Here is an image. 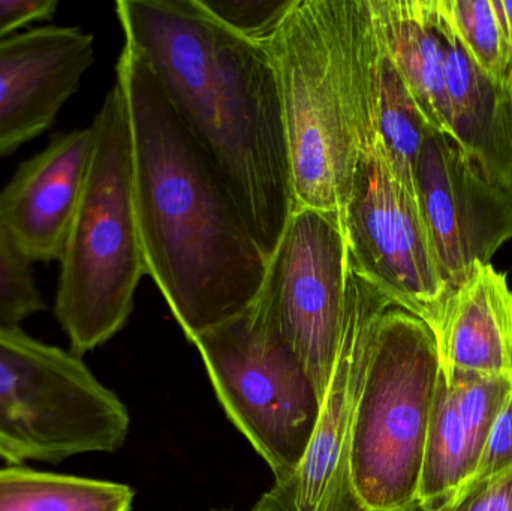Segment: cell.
Segmentation results:
<instances>
[{"label":"cell","mask_w":512,"mask_h":511,"mask_svg":"<svg viewBox=\"0 0 512 511\" xmlns=\"http://www.w3.org/2000/svg\"><path fill=\"white\" fill-rule=\"evenodd\" d=\"M95 62L80 27L41 26L0 42V158L53 126Z\"/></svg>","instance_id":"7c38bea8"},{"label":"cell","mask_w":512,"mask_h":511,"mask_svg":"<svg viewBox=\"0 0 512 511\" xmlns=\"http://www.w3.org/2000/svg\"><path fill=\"white\" fill-rule=\"evenodd\" d=\"M450 511H512V473L478 489Z\"/></svg>","instance_id":"484cf974"},{"label":"cell","mask_w":512,"mask_h":511,"mask_svg":"<svg viewBox=\"0 0 512 511\" xmlns=\"http://www.w3.org/2000/svg\"><path fill=\"white\" fill-rule=\"evenodd\" d=\"M213 18L248 41L267 45L295 0H198Z\"/></svg>","instance_id":"603a6c76"},{"label":"cell","mask_w":512,"mask_h":511,"mask_svg":"<svg viewBox=\"0 0 512 511\" xmlns=\"http://www.w3.org/2000/svg\"><path fill=\"white\" fill-rule=\"evenodd\" d=\"M348 267L340 213L295 207L252 305L303 360L322 399L342 341Z\"/></svg>","instance_id":"ba28073f"},{"label":"cell","mask_w":512,"mask_h":511,"mask_svg":"<svg viewBox=\"0 0 512 511\" xmlns=\"http://www.w3.org/2000/svg\"><path fill=\"white\" fill-rule=\"evenodd\" d=\"M442 368L432 329L391 306L373 330L352 420L348 480L372 511H420L421 468Z\"/></svg>","instance_id":"5b68a950"},{"label":"cell","mask_w":512,"mask_h":511,"mask_svg":"<svg viewBox=\"0 0 512 511\" xmlns=\"http://www.w3.org/2000/svg\"><path fill=\"white\" fill-rule=\"evenodd\" d=\"M116 83L132 138V185L146 272L189 341L258 299L268 260L144 57L123 45Z\"/></svg>","instance_id":"7a4b0ae2"},{"label":"cell","mask_w":512,"mask_h":511,"mask_svg":"<svg viewBox=\"0 0 512 511\" xmlns=\"http://www.w3.org/2000/svg\"><path fill=\"white\" fill-rule=\"evenodd\" d=\"M445 381L453 395L477 470L490 432L510 401L512 377L505 374L454 375Z\"/></svg>","instance_id":"44dd1931"},{"label":"cell","mask_w":512,"mask_h":511,"mask_svg":"<svg viewBox=\"0 0 512 511\" xmlns=\"http://www.w3.org/2000/svg\"><path fill=\"white\" fill-rule=\"evenodd\" d=\"M512 473V395L490 432L474 476L460 495L459 504L478 489ZM457 504V506H459Z\"/></svg>","instance_id":"cb8c5ba5"},{"label":"cell","mask_w":512,"mask_h":511,"mask_svg":"<svg viewBox=\"0 0 512 511\" xmlns=\"http://www.w3.org/2000/svg\"><path fill=\"white\" fill-rule=\"evenodd\" d=\"M504 8L505 20H507L508 36H510L512 50V0H501Z\"/></svg>","instance_id":"83f0119b"},{"label":"cell","mask_w":512,"mask_h":511,"mask_svg":"<svg viewBox=\"0 0 512 511\" xmlns=\"http://www.w3.org/2000/svg\"><path fill=\"white\" fill-rule=\"evenodd\" d=\"M333 511H372L361 506L360 501L355 497L354 492L351 491L349 486V480L346 482L345 488H343L342 494H340L339 500H337L336 506Z\"/></svg>","instance_id":"4316f807"},{"label":"cell","mask_w":512,"mask_h":511,"mask_svg":"<svg viewBox=\"0 0 512 511\" xmlns=\"http://www.w3.org/2000/svg\"><path fill=\"white\" fill-rule=\"evenodd\" d=\"M212 511H230V510H212Z\"/></svg>","instance_id":"f546056e"},{"label":"cell","mask_w":512,"mask_h":511,"mask_svg":"<svg viewBox=\"0 0 512 511\" xmlns=\"http://www.w3.org/2000/svg\"><path fill=\"white\" fill-rule=\"evenodd\" d=\"M418 209L448 291L512 239V191L450 137L429 128L414 167Z\"/></svg>","instance_id":"30bf717a"},{"label":"cell","mask_w":512,"mask_h":511,"mask_svg":"<svg viewBox=\"0 0 512 511\" xmlns=\"http://www.w3.org/2000/svg\"><path fill=\"white\" fill-rule=\"evenodd\" d=\"M57 8L56 0H0V42L29 24L51 20Z\"/></svg>","instance_id":"d4e9b609"},{"label":"cell","mask_w":512,"mask_h":511,"mask_svg":"<svg viewBox=\"0 0 512 511\" xmlns=\"http://www.w3.org/2000/svg\"><path fill=\"white\" fill-rule=\"evenodd\" d=\"M192 344L231 422L276 483L288 480L303 462L324 402L303 360L254 308Z\"/></svg>","instance_id":"52a82bcc"},{"label":"cell","mask_w":512,"mask_h":511,"mask_svg":"<svg viewBox=\"0 0 512 511\" xmlns=\"http://www.w3.org/2000/svg\"><path fill=\"white\" fill-rule=\"evenodd\" d=\"M348 266L342 341L309 449L297 471L274 483L252 511H333L348 482L352 420L373 330L381 315L396 306L349 261Z\"/></svg>","instance_id":"8fae6325"},{"label":"cell","mask_w":512,"mask_h":511,"mask_svg":"<svg viewBox=\"0 0 512 511\" xmlns=\"http://www.w3.org/2000/svg\"><path fill=\"white\" fill-rule=\"evenodd\" d=\"M125 44L152 69L270 260L295 209L273 59L198 0H119Z\"/></svg>","instance_id":"6da1fadb"},{"label":"cell","mask_w":512,"mask_h":511,"mask_svg":"<svg viewBox=\"0 0 512 511\" xmlns=\"http://www.w3.org/2000/svg\"><path fill=\"white\" fill-rule=\"evenodd\" d=\"M279 80L295 207L342 212L378 141L381 39L370 0H295L265 45Z\"/></svg>","instance_id":"3957f363"},{"label":"cell","mask_w":512,"mask_h":511,"mask_svg":"<svg viewBox=\"0 0 512 511\" xmlns=\"http://www.w3.org/2000/svg\"><path fill=\"white\" fill-rule=\"evenodd\" d=\"M439 26L445 47L450 137L493 182L512 191V104L508 84L493 80L474 62L441 6Z\"/></svg>","instance_id":"9a60e30c"},{"label":"cell","mask_w":512,"mask_h":511,"mask_svg":"<svg viewBox=\"0 0 512 511\" xmlns=\"http://www.w3.org/2000/svg\"><path fill=\"white\" fill-rule=\"evenodd\" d=\"M381 39V38H379ZM376 78L375 126L391 171L415 195L414 167L430 126L381 41Z\"/></svg>","instance_id":"d6986e66"},{"label":"cell","mask_w":512,"mask_h":511,"mask_svg":"<svg viewBox=\"0 0 512 511\" xmlns=\"http://www.w3.org/2000/svg\"><path fill=\"white\" fill-rule=\"evenodd\" d=\"M442 374L512 377V291L492 264L448 291L433 321Z\"/></svg>","instance_id":"5bb4252c"},{"label":"cell","mask_w":512,"mask_h":511,"mask_svg":"<svg viewBox=\"0 0 512 511\" xmlns=\"http://www.w3.org/2000/svg\"><path fill=\"white\" fill-rule=\"evenodd\" d=\"M134 495L122 483L0 468V511H131Z\"/></svg>","instance_id":"ac0fdd59"},{"label":"cell","mask_w":512,"mask_h":511,"mask_svg":"<svg viewBox=\"0 0 512 511\" xmlns=\"http://www.w3.org/2000/svg\"><path fill=\"white\" fill-rule=\"evenodd\" d=\"M92 149V126L60 132L0 189V221L30 263H59Z\"/></svg>","instance_id":"4fadbf2b"},{"label":"cell","mask_w":512,"mask_h":511,"mask_svg":"<svg viewBox=\"0 0 512 511\" xmlns=\"http://www.w3.org/2000/svg\"><path fill=\"white\" fill-rule=\"evenodd\" d=\"M474 471L468 438L442 374L424 447L418 491L420 511L456 509L460 495L474 476Z\"/></svg>","instance_id":"e0dca14e"},{"label":"cell","mask_w":512,"mask_h":511,"mask_svg":"<svg viewBox=\"0 0 512 511\" xmlns=\"http://www.w3.org/2000/svg\"><path fill=\"white\" fill-rule=\"evenodd\" d=\"M340 219L352 269L432 326L448 288L417 198L394 176L379 141L361 153Z\"/></svg>","instance_id":"9c48e42d"},{"label":"cell","mask_w":512,"mask_h":511,"mask_svg":"<svg viewBox=\"0 0 512 511\" xmlns=\"http://www.w3.org/2000/svg\"><path fill=\"white\" fill-rule=\"evenodd\" d=\"M129 414L81 357L0 327V458L60 464L125 444Z\"/></svg>","instance_id":"8992f818"},{"label":"cell","mask_w":512,"mask_h":511,"mask_svg":"<svg viewBox=\"0 0 512 511\" xmlns=\"http://www.w3.org/2000/svg\"><path fill=\"white\" fill-rule=\"evenodd\" d=\"M379 38L430 128L451 135L438 0H370Z\"/></svg>","instance_id":"2e32d148"},{"label":"cell","mask_w":512,"mask_h":511,"mask_svg":"<svg viewBox=\"0 0 512 511\" xmlns=\"http://www.w3.org/2000/svg\"><path fill=\"white\" fill-rule=\"evenodd\" d=\"M508 92H510V96H511V104H512V71H511V75H510V78H508Z\"/></svg>","instance_id":"f1b7e54d"},{"label":"cell","mask_w":512,"mask_h":511,"mask_svg":"<svg viewBox=\"0 0 512 511\" xmlns=\"http://www.w3.org/2000/svg\"><path fill=\"white\" fill-rule=\"evenodd\" d=\"M93 149L57 282L54 315L81 357L128 323L147 275L132 185V138L119 84L92 122Z\"/></svg>","instance_id":"277c9868"},{"label":"cell","mask_w":512,"mask_h":511,"mask_svg":"<svg viewBox=\"0 0 512 511\" xmlns=\"http://www.w3.org/2000/svg\"><path fill=\"white\" fill-rule=\"evenodd\" d=\"M439 6L474 62L508 83L512 50L501 0H439Z\"/></svg>","instance_id":"ffe728a7"},{"label":"cell","mask_w":512,"mask_h":511,"mask_svg":"<svg viewBox=\"0 0 512 511\" xmlns=\"http://www.w3.org/2000/svg\"><path fill=\"white\" fill-rule=\"evenodd\" d=\"M44 308L33 264L0 221V327L17 329Z\"/></svg>","instance_id":"7402d4cb"}]
</instances>
